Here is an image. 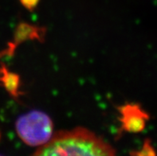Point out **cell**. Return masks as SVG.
I'll return each instance as SVG.
<instances>
[{
	"mask_svg": "<svg viewBox=\"0 0 157 156\" xmlns=\"http://www.w3.org/2000/svg\"><path fill=\"white\" fill-rule=\"evenodd\" d=\"M34 155L112 156L116 150L95 133L85 127H76L54 133L52 139L33 153Z\"/></svg>",
	"mask_w": 157,
	"mask_h": 156,
	"instance_id": "cell-1",
	"label": "cell"
},
{
	"mask_svg": "<svg viewBox=\"0 0 157 156\" xmlns=\"http://www.w3.org/2000/svg\"><path fill=\"white\" fill-rule=\"evenodd\" d=\"M15 130L22 142L30 146H44L54 135V123L49 115L39 110L30 111L17 119Z\"/></svg>",
	"mask_w": 157,
	"mask_h": 156,
	"instance_id": "cell-2",
	"label": "cell"
},
{
	"mask_svg": "<svg viewBox=\"0 0 157 156\" xmlns=\"http://www.w3.org/2000/svg\"><path fill=\"white\" fill-rule=\"evenodd\" d=\"M120 113L121 127L118 131L117 138L123 132L136 133L142 132L146 127V123L150 116L147 112L144 110L138 104L127 103L117 108Z\"/></svg>",
	"mask_w": 157,
	"mask_h": 156,
	"instance_id": "cell-3",
	"label": "cell"
},
{
	"mask_svg": "<svg viewBox=\"0 0 157 156\" xmlns=\"http://www.w3.org/2000/svg\"><path fill=\"white\" fill-rule=\"evenodd\" d=\"M46 30L43 27L31 25L26 22H21L16 28L14 42L9 44V47L2 53L3 55H11L16 47L26 40H38L42 42L46 36Z\"/></svg>",
	"mask_w": 157,
	"mask_h": 156,
	"instance_id": "cell-4",
	"label": "cell"
},
{
	"mask_svg": "<svg viewBox=\"0 0 157 156\" xmlns=\"http://www.w3.org/2000/svg\"><path fill=\"white\" fill-rule=\"evenodd\" d=\"M0 83L6 93L14 99H18L23 95L21 90V79L18 73L10 72L4 63L0 64Z\"/></svg>",
	"mask_w": 157,
	"mask_h": 156,
	"instance_id": "cell-5",
	"label": "cell"
},
{
	"mask_svg": "<svg viewBox=\"0 0 157 156\" xmlns=\"http://www.w3.org/2000/svg\"><path fill=\"white\" fill-rule=\"evenodd\" d=\"M130 154L136 156H154L156 154L155 149L152 146L151 143V140L149 139H147L144 140L143 146L140 150H136V151H132Z\"/></svg>",
	"mask_w": 157,
	"mask_h": 156,
	"instance_id": "cell-6",
	"label": "cell"
},
{
	"mask_svg": "<svg viewBox=\"0 0 157 156\" xmlns=\"http://www.w3.org/2000/svg\"><path fill=\"white\" fill-rule=\"evenodd\" d=\"M40 0H19L20 3L28 10H34L39 3Z\"/></svg>",
	"mask_w": 157,
	"mask_h": 156,
	"instance_id": "cell-7",
	"label": "cell"
},
{
	"mask_svg": "<svg viewBox=\"0 0 157 156\" xmlns=\"http://www.w3.org/2000/svg\"><path fill=\"white\" fill-rule=\"evenodd\" d=\"M0 139H1V134H0Z\"/></svg>",
	"mask_w": 157,
	"mask_h": 156,
	"instance_id": "cell-8",
	"label": "cell"
}]
</instances>
